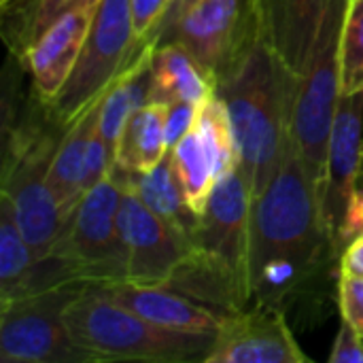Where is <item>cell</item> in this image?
I'll list each match as a JSON object with an SVG mask.
<instances>
[{"label":"cell","instance_id":"obj_17","mask_svg":"<svg viewBox=\"0 0 363 363\" xmlns=\"http://www.w3.org/2000/svg\"><path fill=\"white\" fill-rule=\"evenodd\" d=\"M266 38L281 62L300 77L315 49L332 0H259Z\"/></svg>","mask_w":363,"mask_h":363},{"label":"cell","instance_id":"obj_14","mask_svg":"<svg viewBox=\"0 0 363 363\" xmlns=\"http://www.w3.org/2000/svg\"><path fill=\"white\" fill-rule=\"evenodd\" d=\"M119 228L125 247V283L168 285L191 245L128 187L119 211Z\"/></svg>","mask_w":363,"mask_h":363},{"label":"cell","instance_id":"obj_16","mask_svg":"<svg viewBox=\"0 0 363 363\" xmlns=\"http://www.w3.org/2000/svg\"><path fill=\"white\" fill-rule=\"evenodd\" d=\"M117 302L151 321L157 328L194 334V336H215L223 315L215 308L168 287V285H134L115 283L104 285Z\"/></svg>","mask_w":363,"mask_h":363},{"label":"cell","instance_id":"obj_8","mask_svg":"<svg viewBox=\"0 0 363 363\" xmlns=\"http://www.w3.org/2000/svg\"><path fill=\"white\" fill-rule=\"evenodd\" d=\"M132 0H100L83 53L60 96L47 104L49 119L68 125L98 100L138 51Z\"/></svg>","mask_w":363,"mask_h":363},{"label":"cell","instance_id":"obj_20","mask_svg":"<svg viewBox=\"0 0 363 363\" xmlns=\"http://www.w3.org/2000/svg\"><path fill=\"white\" fill-rule=\"evenodd\" d=\"M117 166V164H115ZM125 187L134 191L157 217H162L177 234H181L189 245L198 228L200 215L189 206L179 177L174 172L172 153L168 151L160 164L145 172H130L117 166Z\"/></svg>","mask_w":363,"mask_h":363},{"label":"cell","instance_id":"obj_3","mask_svg":"<svg viewBox=\"0 0 363 363\" xmlns=\"http://www.w3.org/2000/svg\"><path fill=\"white\" fill-rule=\"evenodd\" d=\"M251 204V189L240 166H236L211 191L189 253L174 270L168 287L221 315L247 308L253 302Z\"/></svg>","mask_w":363,"mask_h":363},{"label":"cell","instance_id":"obj_6","mask_svg":"<svg viewBox=\"0 0 363 363\" xmlns=\"http://www.w3.org/2000/svg\"><path fill=\"white\" fill-rule=\"evenodd\" d=\"M351 0H332L304 72L298 77L291 138L317 189L323 181L330 134L340 102V47Z\"/></svg>","mask_w":363,"mask_h":363},{"label":"cell","instance_id":"obj_9","mask_svg":"<svg viewBox=\"0 0 363 363\" xmlns=\"http://www.w3.org/2000/svg\"><path fill=\"white\" fill-rule=\"evenodd\" d=\"M89 283H62L0 304V362L87 363L70 340L64 311Z\"/></svg>","mask_w":363,"mask_h":363},{"label":"cell","instance_id":"obj_12","mask_svg":"<svg viewBox=\"0 0 363 363\" xmlns=\"http://www.w3.org/2000/svg\"><path fill=\"white\" fill-rule=\"evenodd\" d=\"M283 308L253 302L228 313L215 334L204 363H308Z\"/></svg>","mask_w":363,"mask_h":363},{"label":"cell","instance_id":"obj_4","mask_svg":"<svg viewBox=\"0 0 363 363\" xmlns=\"http://www.w3.org/2000/svg\"><path fill=\"white\" fill-rule=\"evenodd\" d=\"M64 321L87 363H204L215 340L157 328L117 302L104 285H85L68 302Z\"/></svg>","mask_w":363,"mask_h":363},{"label":"cell","instance_id":"obj_27","mask_svg":"<svg viewBox=\"0 0 363 363\" xmlns=\"http://www.w3.org/2000/svg\"><path fill=\"white\" fill-rule=\"evenodd\" d=\"M328 359L330 363H363V336L345 319L340 321V330Z\"/></svg>","mask_w":363,"mask_h":363},{"label":"cell","instance_id":"obj_23","mask_svg":"<svg viewBox=\"0 0 363 363\" xmlns=\"http://www.w3.org/2000/svg\"><path fill=\"white\" fill-rule=\"evenodd\" d=\"M4 19V38L11 53L19 60L23 51L60 15L81 0H0Z\"/></svg>","mask_w":363,"mask_h":363},{"label":"cell","instance_id":"obj_1","mask_svg":"<svg viewBox=\"0 0 363 363\" xmlns=\"http://www.w3.org/2000/svg\"><path fill=\"white\" fill-rule=\"evenodd\" d=\"M334 259L340 257L323 219L317 183L291 138L279 172L251 204L253 302L287 311Z\"/></svg>","mask_w":363,"mask_h":363},{"label":"cell","instance_id":"obj_25","mask_svg":"<svg viewBox=\"0 0 363 363\" xmlns=\"http://www.w3.org/2000/svg\"><path fill=\"white\" fill-rule=\"evenodd\" d=\"M338 308H340V317L349 321L363 336V279L340 274Z\"/></svg>","mask_w":363,"mask_h":363},{"label":"cell","instance_id":"obj_10","mask_svg":"<svg viewBox=\"0 0 363 363\" xmlns=\"http://www.w3.org/2000/svg\"><path fill=\"white\" fill-rule=\"evenodd\" d=\"M264 28L259 0H196L155 43L187 47L215 79Z\"/></svg>","mask_w":363,"mask_h":363},{"label":"cell","instance_id":"obj_18","mask_svg":"<svg viewBox=\"0 0 363 363\" xmlns=\"http://www.w3.org/2000/svg\"><path fill=\"white\" fill-rule=\"evenodd\" d=\"M102 98V96H100ZM100 98L94 100L85 111H81L64 130L49 170V185L57 200L62 215L70 217L81 198L85 196V164L91 134L100 115Z\"/></svg>","mask_w":363,"mask_h":363},{"label":"cell","instance_id":"obj_21","mask_svg":"<svg viewBox=\"0 0 363 363\" xmlns=\"http://www.w3.org/2000/svg\"><path fill=\"white\" fill-rule=\"evenodd\" d=\"M155 45L143 43L132 62L117 74L100 98L98 128L106 143L117 149L119 134L130 115L151 98V60Z\"/></svg>","mask_w":363,"mask_h":363},{"label":"cell","instance_id":"obj_31","mask_svg":"<svg viewBox=\"0 0 363 363\" xmlns=\"http://www.w3.org/2000/svg\"><path fill=\"white\" fill-rule=\"evenodd\" d=\"M355 198L363 202V145L362 155H359V168H357V179H355Z\"/></svg>","mask_w":363,"mask_h":363},{"label":"cell","instance_id":"obj_19","mask_svg":"<svg viewBox=\"0 0 363 363\" xmlns=\"http://www.w3.org/2000/svg\"><path fill=\"white\" fill-rule=\"evenodd\" d=\"M215 94V74L187 47L179 43H166L153 49L149 102L168 104L174 100H191L202 104Z\"/></svg>","mask_w":363,"mask_h":363},{"label":"cell","instance_id":"obj_7","mask_svg":"<svg viewBox=\"0 0 363 363\" xmlns=\"http://www.w3.org/2000/svg\"><path fill=\"white\" fill-rule=\"evenodd\" d=\"M123 191V179L113 166L108 177L94 185L70 213L51 253L81 283H125V247L119 228Z\"/></svg>","mask_w":363,"mask_h":363},{"label":"cell","instance_id":"obj_15","mask_svg":"<svg viewBox=\"0 0 363 363\" xmlns=\"http://www.w3.org/2000/svg\"><path fill=\"white\" fill-rule=\"evenodd\" d=\"M98 4L100 0H81L68 9L47 30H43L19 57L32 77L34 96L43 106L51 104L60 96L74 72Z\"/></svg>","mask_w":363,"mask_h":363},{"label":"cell","instance_id":"obj_30","mask_svg":"<svg viewBox=\"0 0 363 363\" xmlns=\"http://www.w3.org/2000/svg\"><path fill=\"white\" fill-rule=\"evenodd\" d=\"M196 0H168V4H166V11H164V15H162V19L157 21V26L153 28V32L149 34V38L145 40V43H151V45H155L174 23H177V19L194 4Z\"/></svg>","mask_w":363,"mask_h":363},{"label":"cell","instance_id":"obj_26","mask_svg":"<svg viewBox=\"0 0 363 363\" xmlns=\"http://www.w3.org/2000/svg\"><path fill=\"white\" fill-rule=\"evenodd\" d=\"M200 104L191 100H174L166 104V145L168 151L196 125Z\"/></svg>","mask_w":363,"mask_h":363},{"label":"cell","instance_id":"obj_24","mask_svg":"<svg viewBox=\"0 0 363 363\" xmlns=\"http://www.w3.org/2000/svg\"><path fill=\"white\" fill-rule=\"evenodd\" d=\"M342 96L363 91V0H351L340 47Z\"/></svg>","mask_w":363,"mask_h":363},{"label":"cell","instance_id":"obj_29","mask_svg":"<svg viewBox=\"0 0 363 363\" xmlns=\"http://www.w3.org/2000/svg\"><path fill=\"white\" fill-rule=\"evenodd\" d=\"M338 264H340V274L363 279V230L345 247Z\"/></svg>","mask_w":363,"mask_h":363},{"label":"cell","instance_id":"obj_28","mask_svg":"<svg viewBox=\"0 0 363 363\" xmlns=\"http://www.w3.org/2000/svg\"><path fill=\"white\" fill-rule=\"evenodd\" d=\"M166 4L168 0H132V19H134L138 45H143L149 38V34L162 19Z\"/></svg>","mask_w":363,"mask_h":363},{"label":"cell","instance_id":"obj_22","mask_svg":"<svg viewBox=\"0 0 363 363\" xmlns=\"http://www.w3.org/2000/svg\"><path fill=\"white\" fill-rule=\"evenodd\" d=\"M166 153V104L147 102L125 121L117 140L115 164L130 172H145L160 164Z\"/></svg>","mask_w":363,"mask_h":363},{"label":"cell","instance_id":"obj_11","mask_svg":"<svg viewBox=\"0 0 363 363\" xmlns=\"http://www.w3.org/2000/svg\"><path fill=\"white\" fill-rule=\"evenodd\" d=\"M170 153L183 194L189 206L200 215L219 179L238 166L230 113L217 94L200 104L196 125Z\"/></svg>","mask_w":363,"mask_h":363},{"label":"cell","instance_id":"obj_2","mask_svg":"<svg viewBox=\"0 0 363 363\" xmlns=\"http://www.w3.org/2000/svg\"><path fill=\"white\" fill-rule=\"evenodd\" d=\"M296 83L298 77L270 47L266 28L217 77V96L228 106L238 166L253 198L274 179L291 145Z\"/></svg>","mask_w":363,"mask_h":363},{"label":"cell","instance_id":"obj_5","mask_svg":"<svg viewBox=\"0 0 363 363\" xmlns=\"http://www.w3.org/2000/svg\"><path fill=\"white\" fill-rule=\"evenodd\" d=\"M64 130L53 134L23 125L15 128L4 145L0 200L9 204L21 234L40 259L53 253L66 228V217L49 185L53 153Z\"/></svg>","mask_w":363,"mask_h":363},{"label":"cell","instance_id":"obj_13","mask_svg":"<svg viewBox=\"0 0 363 363\" xmlns=\"http://www.w3.org/2000/svg\"><path fill=\"white\" fill-rule=\"evenodd\" d=\"M362 134L363 91L340 96L330 134L323 181L319 187L323 219L338 257L345 249V225L355 198V179L363 145Z\"/></svg>","mask_w":363,"mask_h":363}]
</instances>
